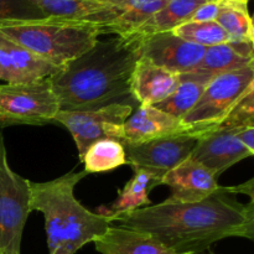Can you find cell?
Instances as JSON below:
<instances>
[{"label": "cell", "mask_w": 254, "mask_h": 254, "mask_svg": "<svg viewBox=\"0 0 254 254\" xmlns=\"http://www.w3.org/2000/svg\"><path fill=\"white\" fill-rule=\"evenodd\" d=\"M108 217L124 227L150 233L179 254L207 252L225 238H254L253 201L242 203L225 186L198 202H161Z\"/></svg>", "instance_id": "6da1fadb"}, {"label": "cell", "mask_w": 254, "mask_h": 254, "mask_svg": "<svg viewBox=\"0 0 254 254\" xmlns=\"http://www.w3.org/2000/svg\"><path fill=\"white\" fill-rule=\"evenodd\" d=\"M139 59V37L134 35L98 40L49 77L60 111H94L113 103L135 107L130 81Z\"/></svg>", "instance_id": "7a4b0ae2"}, {"label": "cell", "mask_w": 254, "mask_h": 254, "mask_svg": "<svg viewBox=\"0 0 254 254\" xmlns=\"http://www.w3.org/2000/svg\"><path fill=\"white\" fill-rule=\"evenodd\" d=\"M0 34L62 67L96 45L102 25L44 17L0 24Z\"/></svg>", "instance_id": "3957f363"}, {"label": "cell", "mask_w": 254, "mask_h": 254, "mask_svg": "<svg viewBox=\"0 0 254 254\" xmlns=\"http://www.w3.org/2000/svg\"><path fill=\"white\" fill-rule=\"evenodd\" d=\"M254 89V64L213 77L183 122L203 135L218 128L233 108Z\"/></svg>", "instance_id": "277c9868"}, {"label": "cell", "mask_w": 254, "mask_h": 254, "mask_svg": "<svg viewBox=\"0 0 254 254\" xmlns=\"http://www.w3.org/2000/svg\"><path fill=\"white\" fill-rule=\"evenodd\" d=\"M31 212V181L10 168L0 134V254H21L22 232Z\"/></svg>", "instance_id": "5b68a950"}, {"label": "cell", "mask_w": 254, "mask_h": 254, "mask_svg": "<svg viewBox=\"0 0 254 254\" xmlns=\"http://www.w3.org/2000/svg\"><path fill=\"white\" fill-rule=\"evenodd\" d=\"M60 103L49 78L0 84V128L55 123Z\"/></svg>", "instance_id": "8992f818"}, {"label": "cell", "mask_w": 254, "mask_h": 254, "mask_svg": "<svg viewBox=\"0 0 254 254\" xmlns=\"http://www.w3.org/2000/svg\"><path fill=\"white\" fill-rule=\"evenodd\" d=\"M135 107L129 103H113L94 111H60L55 123L64 126L72 134L79 160L87 149L101 139H118L121 127Z\"/></svg>", "instance_id": "52a82bcc"}, {"label": "cell", "mask_w": 254, "mask_h": 254, "mask_svg": "<svg viewBox=\"0 0 254 254\" xmlns=\"http://www.w3.org/2000/svg\"><path fill=\"white\" fill-rule=\"evenodd\" d=\"M201 134L193 131L174 134L140 144H123L127 165L145 170L160 181L175 166L191 156Z\"/></svg>", "instance_id": "ba28073f"}, {"label": "cell", "mask_w": 254, "mask_h": 254, "mask_svg": "<svg viewBox=\"0 0 254 254\" xmlns=\"http://www.w3.org/2000/svg\"><path fill=\"white\" fill-rule=\"evenodd\" d=\"M136 37L140 57L176 74L195 71L206 51V47L185 41L171 31Z\"/></svg>", "instance_id": "9c48e42d"}, {"label": "cell", "mask_w": 254, "mask_h": 254, "mask_svg": "<svg viewBox=\"0 0 254 254\" xmlns=\"http://www.w3.org/2000/svg\"><path fill=\"white\" fill-rule=\"evenodd\" d=\"M160 185L170 188V197L164 201L168 203L198 202L220 189L218 179L192 156L169 171L161 179Z\"/></svg>", "instance_id": "30bf717a"}, {"label": "cell", "mask_w": 254, "mask_h": 254, "mask_svg": "<svg viewBox=\"0 0 254 254\" xmlns=\"http://www.w3.org/2000/svg\"><path fill=\"white\" fill-rule=\"evenodd\" d=\"M192 131L179 119L155 106H138L121 127L117 140L122 144H140L174 134ZM195 133V131H193Z\"/></svg>", "instance_id": "8fae6325"}, {"label": "cell", "mask_w": 254, "mask_h": 254, "mask_svg": "<svg viewBox=\"0 0 254 254\" xmlns=\"http://www.w3.org/2000/svg\"><path fill=\"white\" fill-rule=\"evenodd\" d=\"M191 156L218 179L231 166L253 154L236 138L232 129L218 127L200 136Z\"/></svg>", "instance_id": "7c38bea8"}, {"label": "cell", "mask_w": 254, "mask_h": 254, "mask_svg": "<svg viewBox=\"0 0 254 254\" xmlns=\"http://www.w3.org/2000/svg\"><path fill=\"white\" fill-rule=\"evenodd\" d=\"M61 67L0 34V81L27 83L51 77Z\"/></svg>", "instance_id": "4fadbf2b"}, {"label": "cell", "mask_w": 254, "mask_h": 254, "mask_svg": "<svg viewBox=\"0 0 254 254\" xmlns=\"http://www.w3.org/2000/svg\"><path fill=\"white\" fill-rule=\"evenodd\" d=\"M179 82L180 74L173 73L140 57L131 74V97L138 106H155L175 92Z\"/></svg>", "instance_id": "5bb4252c"}, {"label": "cell", "mask_w": 254, "mask_h": 254, "mask_svg": "<svg viewBox=\"0 0 254 254\" xmlns=\"http://www.w3.org/2000/svg\"><path fill=\"white\" fill-rule=\"evenodd\" d=\"M46 17L107 25L123 12L108 0H29Z\"/></svg>", "instance_id": "9a60e30c"}, {"label": "cell", "mask_w": 254, "mask_h": 254, "mask_svg": "<svg viewBox=\"0 0 254 254\" xmlns=\"http://www.w3.org/2000/svg\"><path fill=\"white\" fill-rule=\"evenodd\" d=\"M93 243L101 254H179L150 233L121 225L109 226Z\"/></svg>", "instance_id": "2e32d148"}, {"label": "cell", "mask_w": 254, "mask_h": 254, "mask_svg": "<svg viewBox=\"0 0 254 254\" xmlns=\"http://www.w3.org/2000/svg\"><path fill=\"white\" fill-rule=\"evenodd\" d=\"M254 64V42L228 41L206 47L196 71L216 77Z\"/></svg>", "instance_id": "e0dca14e"}, {"label": "cell", "mask_w": 254, "mask_h": 254, "mask_svg": "<svg viewBox=\"0 0 254 254\" xmlns=\"http://www.w3.org/2000/svg\"><path fill=\"white\" fill-rule=\"evenodd\" d=\"M123 10L117 19L102 26V35L127 36L140 27L169 0H108Z\"/></svg>", "instance_id": "ac0fdd59"}, {"label": "cell", "mask_w": 254, "mask_h": 254, "mask_svg": "<svg viewBox=\"0 0 254 254\" xmlns=\"http://www.w3.org/2000/svg\"><path fill=\"white\" fill-rule=\"evenodd\" d=\"M211 79L212 77L196 69L180 74V82L175 92L165 101L155 104V107L176 118L183 119L197 103Z\"/></svg>", "instance_id": "d6986e66"}, {"label": "cell", "mask_w": 254, "mask_h": 254, "mask_svg": "<svg viewBox=\"0 0 254 254\" xmlns=\"http://www.w3.org/2000/svg\"><path fill=\"white\" fill-rule=\"evenodd\" d=\"M206 1L208 0H169L159 11L130 35L148 36L159 32L173 31L179 25L189 21L196 9Z\"/></svg>", "instance_id": "ffe728a7"}, {"label": "cell", "mask_w": 254, "mask_h": 254, "mask_svg": "<svg viewBox=\"0 0 254 254\" xmlns=\"http://www.w3.org/2000/svg\"><path fill=\"white\" fill-rule=\"evenodd\" d=\"M159 183L153 174L145 170H134V175L118 192V198L103 215L117 216L143 208L150 205L149 192Z\"/></svg>", "instance_id": "44dd1931"}, {"label": "cell", "mask_w": 254, "mask_h": 254, "mask_svg": "<svg viewBox=\"0 0 254 254\" xmlns=\"http://www.w3.org/2000/svg\"><path fill=\"white\" fill-rule=\"evenodd\" d=\"M216 22L227 32L230 41L254 42V26L248 11V2L221 0Z\"/></svg>", "instance_id": "7402d4cb"}, {"label": "cell", "mask_w": 254, "mask_h": 254, "mask_svg": "<svg viewBox=\"0 0 254 254\" xmlns=\"http://www.w3.org/2000/svg\"><path fill=\"white\" fill-rule=\"evenodd\" d=\"M81 161L87 174L104 173L127 165L123 144L109 138L101 139L92 144L82 156Z\"/></svg>", "instance_id": "603a6c76"}, {"label": "cell", "mask_w": 254, "mask_h": 254, "mask_svg": "<svg viewBox=\"0 0 254 254\" xmlns=\"http://www.w3.org/2000/svg\"><path fill=\"white\" fill-rule=\"evenodd\" d=\"M171 32L185 41L202 47H211L230 41L227 32L216 21H186L175 27Z\"/></svg>", "instance_id": "cb8c5ba5"}, {"label": "cell", "mask_w": 254, "mask_h": 254, "mask_svg": "<svg viewBox=\"0 0 254 254\" xmlns=\"http://www.w3.org/2000/svg\"><path fill=\"white\" fill-rule=\"evenodd\" d=\"M45 16L29 0H0V24L10 21H27Z\"/></svg>", "instance_id": "d4e9b609"}, {"label": "cell", "mask_w": 254, "mask_h": 254, "mask_svg": "<svg viewBox=\"0 0 254 254\" xmlns=\"http://www.w3.org/2000/svg\"><path fill=\"white\" fill-rule=\"evenodd\" d=\"M245 126H254V89L231 111L220 127L235 129Z\"/></svg>", "instance_id": "484cf974"}, {"label": "cell", "mask_w": 254, "mask_h": 254, "mask_svg": "<svg viewBox=\"0 0 254 254\" xmlns=\"http://www.w3.org/2000/svg\"><path fill=\"white\" fill-rule=\"evenodd\" d=\"M221 9V1H206L196 9L189 21L207 22L216 21Z\"/></svg>", "instance_id": "4316f807"}, {"label": "cell", "mask_w": 254, "mask_h": 254, "mask_svg": "<svg viewBox=\"0 0 254 254\" xmlns=\"http://www.w3.org/2000/svg\"><path fill=\"white\" fill-rule=\"evenodd\" d=\"M236 138L251 151L254 154V126H245L240 128L232 129Z\"/></svg>", "instance_id": "83f0119b"}, {"label": "cell", "mask_w": 254, "mask_h": 254, "mask_svg": "<svg viewBox=\"0 0 254 254\" xmlns=\"http://www.w3.org/2000/svg\"><path fill=\"white\" fill-rule=\"evenodd\" d=\"M253 183H254V180L253 179H251V180H248L247 183L243 184V185L231 186V188H228V189H230L231 192L236 193V195H237V193H247V195L250 196L251 201H253V189H254Z\"/></svg>", "instance_id": "f1b7e54d"}, {"label": "cell", "mask_w": 254, "mask_h": 254, "mask_svg": "<svg viewBox=\"0 0 254 254\" xmlns=\"http://www.w3.org/2000/svg\"><path fill=\"white\" fill-rule=\"evenodd\" d=\"M200 254H215V253L211 252V251H207V252H203V253H200Z\"/></svg>", "instance_id": "f546056e"}, {"label": "cell", "mask_w": 254, "mask_h": 254, "mask_svg": "<svg viewBox=\"0 0 254 254\" xmlns=\"http://www.w3.org/2000/svg\"><path fill=\"white\" fill-rule=\"evenodd\" d=\"M235 1H243V2H248L250 0H235Z\"/></svg>", "instance_id": "4dcf8cb0"}, {"label": "cell", "mask_w": 254, "mask_h": 254, "mask_svg": "<svg viewBox=\"0 0 254 254\" xmlns=\"http://www.w3.org/2000/svg\"><path fill=\"white\" fill-rule=\"evenodd\" d=\"M208 1H221V0H208Z\"/></svg>", "instance_id": "1f68e13d"}]
</instances>
